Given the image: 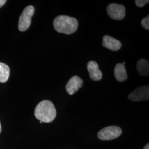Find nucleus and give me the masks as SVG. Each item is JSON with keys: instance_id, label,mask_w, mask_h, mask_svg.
<instances>
[{"instance_id": "13", "label": "nucleus", "mask_w": 149, "mask_h": 149, "mask_svg": "<svg viewBox=\"0 0 149 149\" xmlns=\"http://www.w3.org/2000/svg\"><path fill=\"white\" fill-rule=\"evenodd\" d=\"M141 24L146 30H149V15H148L146 17L143 18L141 22Z\"/></svg>"}, {"instance_id": "17", "label": "nucleus", "mask_w": 149, "mask_h": 149, "mask_svg": "<svg viewBox=\"0 0 149 149\" xmlns=\"http://www.w3.org/2000/svg\"><path fill=\"white\" fill-rule=\"evenodd\" d=\"M1 132V123H0V133Z\"/></svg>"}, {"instance_id": "1", "label": "nucleus", "mask_w": 149, "mask_h": 149, "mask_svg": "<svg viewBox=\"0 0 149 149\" xmlns=\"http://www.w3.org/2000/svg\"><path fill=\"white\" fill-rule=\"evenodd\" d=\"M34 116L40 122L50 123L56 116V110L52 102L44 100L39 103L36 107Z\"/></svg>"}, {"instance_id": "15", "label": "nucleus", "mask_w": 149, "mask_h": 149, "mask_svg": "<svg viewBox=\"0 0 149 149\" xmlns=\"http://www.w3.org/2000/svg\"><path fill=\"white\" fill-rule=\"evenodd\" d=\"M7 1L6 0H0V8L4 5Z\"/></svg>"}, {"instance_id": "11", "label": "nucleus", "mask_w": 149, "mask_h": 149, "mask_svg": "<svg viewBox=\"0 0 149 149\" xmlns=\"http://www.w3.org/2000/svg\"><path fill=\"white\" fill-rule=\"evenodd\" d=\"M137 70L139 74L143 76L149 74V63L147 60L141 59L137 63Z\"/></svg>"}, {"instance_id": "12", "label": "nucleus", "mask_w": 149, "mask_h": 149, "mask_svg": "<svg viewBox=\"0 0 149 149\" xmlns=\"http://www.w3.org/2000/svg\"><path fill=\"white\" fill-rule=\"evenodd\" d=\"M10 69L6 64L0 63V82L5 83L8 80Z\"/></svg>"}, {"instance_id": "4", "label": "nucleus", "mask_w": 149, "mask_h": 149, "mask_svg": "<svg viewBox=\"0 0 149 149\" xmlns=\"http://www.w3.org/2000/svg\"><path fill=\"white\" fill-rule=\"evenodd\" d=\"M122 133V129L119 127L109 126L101 129L98 133V137L102 140H111L117 138Z\"/></svg>"}, {"instance_id": "6", "label": "nucleus", "mask_w": 149, "mask_h": 149, "mask_svg": "<svg viewBox=\"0 0 149 149\" xmlns=\"http://www.w3.org/2000/svg\"><path fill=\"white\" fill-rule=\"evenodd\" d=\"M128 98L132 101H148L149 98V86H142L138 87L129 95Z\"/></svg>"}, {"instance_id": "7", "label": "nucleus", "mask_w": 149, "mask_h": 149, "mask_svg": "<svg viewBox=\"0 0 149 149\" xmlns=\"http://www.w3.org/2000/svg\"><path fill=\"white\" fill-rule=\"evenodd\" d=\"M83 85V80L77 76H72L66 85V90L70 95H72Z\"/></svg>"}, {"instance_id": "16", "label": "nucleus", "mask_w": 149, "mask_h": 149, "mask_svg": "<svg viewBox=\"0 0 149 149\" xmlns=\"http://www.w3.org/2000/svg\"><path fill=\"white\" fill-rule=\"evenodd\" d=\"M144 149H149V144H146V145L144 146Z\"/></svg>"}, {"instance_id": "8", "label": "nucleus", "mask_w": 149, "mask_h": 149, "mask_svg": "<svg viewBox=\"0 0 149 149\" xmlns=\"http://www.w3.org/2000/svg\"><path fill=\"white\" fill-rule=\"evenodd\" d=\"M87 69L91 80L95 81L101 80L102 72L99 69L98 64L96 61L93 60L90 61L87 64Z\"/></svg>"}, {"instance_id": "18", "label": "nucleus", "mask_w": 149, "mask_h": 149, "mask_svg": "<svg viewBox=\"0 0 149 149\" xmlns=\"http://www.w3.org/2000/svg\"><path fill=\"white\" fill-rule=\"evenodd\" d=\"M122 64L123 65H124L125 64V62H123V63H122Z\"/></svg>"}, {"instance_id": "3", "label": "nucleus", "mask_w": 149, "mask_h": 149, "mask_svg": "<svg viewBox=\"0 0 149 149\" xmlns=\"http://www.w3.org/2000/svg\"><path fill=\"white\" fill-rule=\"evenodd\" d=\"M34 11V7L30 5L26 7L22 12L18 22V29L20 31L24 32L30 27Z\"/></svg>"}, {"instance_id": "2", "label": "nucleus", "mask_w": 149, "mask_h": 149, "mask_svg": "<svg viewBox=\"0 0 149 149\" xmlns=\"http://www.w3.org/2000/svg\"><path fill=\"white\" fill-rule=\"evenodd\" d=\"M53 26L56 31L69 35L77 31L79 23L77 20L74 17L60 15L54 19Z\"/></svg>"}, {"instance_id": "5", "label": "nucleus", "mask_w": 149, "mask_h": 149, "mask_svg": "<svg viewBox=\"0 0 149 149\" xmlns=\"http://www.w3.org/2000/svg\"><path fill=\"white\" fill-rule=\"evenodd\" d=\"M106 10L108 16L114 20H122L125 15V8L122 5L111 3L107 7Z\"/></svg>"}, {"instance_id": "9", "label": "nucleus", "mask_w": 149, "mask_h": 149, "mask_svg": "<svg viewBox=\"0 0 149 149\" xmlns=\"http://www.w3.org/2000/svg\"><path fill=\"white\" fill-rule=\"evenodd\" d=\"M102 45L112 51H118L122 47V43L117 39L106 35L103 37Z\"/></svg>"}, {"instance_id": "14", "label": "nucleus", "mask_w": 149, "mask_h": 149, "mask_svg": "<svg viewBox=\"0 0 149 149\" xmlns=\"http://www.w3.org/2000/svg\"><path fill=\"white\" fill-rule=\"evenodd\" d=\"M149 1L148 0H136L135 1V5L139 7H142L147 3H149Z\"/></svg>"}, {"instance_id": "10", "label": "nucleus", "mask_w": 149, "mask_h": 149, "mask_svg": "<svg viewBox=\"0 0 149 149\" xmlns=\"http://www.w3.org/2000/svg\"><path fill=\"white\" fill-rule=\"evenodd\" d=\"M114 76L118 82H123L127 80L128 74L124 65L122 64L118 63L116 64L114 68Z\"/></svg>"}]
</instances>
